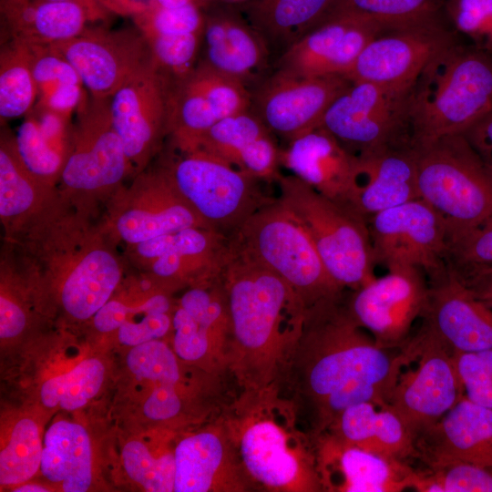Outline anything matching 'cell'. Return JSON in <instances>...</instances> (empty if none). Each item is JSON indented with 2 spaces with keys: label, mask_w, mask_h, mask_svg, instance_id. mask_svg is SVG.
<instances>
[{
  "label": "cell",
  "mask_w": 492,
  "mask_h": 492,
  "mask_svg": "<svg viewBox=\"0 0 492 492\" xmlns=\"http://www.w3.org/2000/svg\"><path fill=\"white\" fill-rule=\"evenodd\" d=\"M363 330L350 314L343 292L306 309L298 347L317 433L328 430L353 405H387L403 368L415 363L406 345L381 347Z\"/></svg>",
  "instance_id": "6da1fadb"
},
{
  "label": "cell",
  "mask_w": 492,
  "mask_h": 492,
  "mask_svg": "<svg viewBox=\"0 0 492 492\" xmlns=\"http://www.w3.org/2000/svg\"><path fill=\"white\" fill-rule=\"evenodd\" d=\"M222 283L231 317V343L251 367L267 369L278 348L299 343L307 307L285 281L231 251Z\"/></svg>",
  "instance_id": "7a4b0ae2"
},
{
  "label": "cell",
  "mask_w": 492,
  "mask_h": 492,
  "mask_svg": "<svg viewBox=\"0 0 492 492\" xmlns=\"http://www.w3.org/2000/svg\"><path fill=\"white\" fill-rule=\"evenodd\" d=\"M491 110L492 54L456 41L432 58L413 85V142L463 134Z\"/></svg>",
  "instance_id": "3957f363"
},
{
  "label": "cell",
  "mask_w": 492,
  "mask_h": 492,
  "mask_svg": "<svg viewBox=\"0 0 492 492\" xmlns=\"http://www.w3.org/2000/svg\"><path fill=\"white\" fill-rule=\"evenodd\" d=\"M414 145L420 199L444 218L448 243L492 215V169L464 134Z\"/></svg>",
  "instance_id": "277c9868"
},
{
  "label": "cell",
  "mask_w": 492,
  "mask_h": 492,
  "mask_svg": "<svg viewBox=\"0 0 492 492\" xmlns=\"http://www.w3.org/2000/svg\"><path fill=\"white\" fill-rule=\"evenodd\" d=\"M229 239L232 252L278 275L306 307L345 290L331 277L307 231L278 197Z\"/></svg>",
  "instance_id": "5b68a950"
},
{
  "label": "cell",
  "mask_w": 492,
  "mask_h": 492,
  "mask_svg": "<svg viewBox=\"0 0 492 492\" xmlns=\"http://www.w3.org/2000/svg\"><path fill=\"white\" fill-rule=\"evenodd\" d=\"M279 200L310 235L331 277L355 290L374 280V261L367 220L323 197L295 175L280 174Z\"/></svg>",
  "instance_id": "8992f818"
},
{
  "label": "cell",
  "mask_w": 492,
  "mask_h": 492,
  "mask_svg": "<svg viewBox=\"0 0 492 492\" xmlns=\"http://www.w3.org/2000/svg\"><path fill=\"white\" fill-rule=\"evenodd\" d=\"M161 170L204 224L230 238L252 214L276 198L261 183L200 149L179 151Z\"/></svg>",
  "instance_id": "52a82bcc"
},
{
  "label": "cell",
  "mask_w": 492,
  "mask_h": 492,
  "mask_svg": "<svg viewBox=\"0 0 492 492\" xmlns=\"http://www.w3.org/2000/svg\"><path fill=\"white\" fill-rule=\"evenodd\" d=\"M412 87L351 82L330 105L321 126L357 156L414 144Z\"/></svg>",
  "instance_id": "ba28073f"
},
{
  "label": "cell",
  "mask_w": 492,
  "mask_h": 492,
  "mask_svg": "<svg viewBox=\"0 0 492 492\" xmlns=\"http://www.w3.org/2000/svg\"><path fill=\"white\" fill-rule=\"evenodd\" d=\"M406 343L416 365L402 372L387 406L415 439L433 426L464 395L453 354L422 327Z\"/></svg>",
  "instance_id": "9c48e42d"
},
{
  "label": "cell",
  "mask_w": 492,
  "mask_h": 492,
  "mask_svg": "<svg viewBox=\"0 0 492 492\" xmlns=\"http://www.w3.org/2000/svg\"><path fill=\"white\" fill-rule=\"evenodd\" d=\"M367 225L376 264L387 269L417 267L427 280L447 269L446 223L424 200L380 211L368 219Z\"/></svg>",
  "instance_id": "30bf717a"
},
{
  "label": "cell",
  "mask_w": 492,
  "mask_h": 492,
  "mask_svg": "<svg viewBox=\"0 0 492 492\" xmlns=\"http://www.w3.org/2000/svg\"><path fill=\"white\" fill-rule=\"evenodd\" d=\"M77 113L60 175L64 188L88 194L116 187L133 168L112 124L110 98L89 94Z\"/></svg>",
  "instance_id": "8fae6325"
},
{
  "label": "cell",
  "mask_w": 492,
  "mask_h": 492,
  "mask_svg": "<svg viewBox=\"0 0 492 492\" xmlns=\"http://www.w3.org/2000/svg\"><path fill=\"white\" fill-rule=\"evenodd\" d=\"M428 291L423 270L398 266L353 290L345 302L354 321L378 345L400 349L409 339L414 322L425 311Z\"/></svg>",
  "instance_id": "7c38bea8"
},
{
  "label": "cell",
  "mask_w": 492,
  "mask_h": 492,
  "mask_svg": "<svg viewBox=\"0 0 492 492\" xmlns=\"http://www.w3.org/2000/svg\"><path fill=\"white\" fill-rule=\"evenodd\" d=\"M251 93L242 83L204 63L171 81L169 135L179 151H191L217 122L251 108Z\"/></svg>",
  "instance_id": "4fadbf2b"
},
{
  "label": "cell",
  "mask_w": 492,
  "mask_h": 492,
  "mask_svg": "<svg viewBox=\"0 0 492 492\" xmlns=\"http://www.w3.org/2000/svg\"><path fill=\"white\" fill-rule=\"evenodd\" d=\"M350 84L342 76L300 77L272 69L251 91V110L289 142L320 127L330 105Z\"/></svg>",
  "instance_id": "5bb4252c"
},
{
  "label": "cell",
  "mask_w": 492,
  "mask_h": 492,
  "mask_svg": "<svg viewBox=\"0 0 492 492\" xmlns=\"http://www.w3.org/2000/svg\"><path fill=\"white\" fill-rule=\"evenodd\" d=\"M171 80L150 62L110 97L113 127L133 168L141 169L169 135Z\"/></svg>",
  "instance_id": "9a60e30c"
},
{
  "label": "cell",
  "mask_w": 492,
  "mask_h": 492,
  "mask_svg": "<svg viewBox=\"0 0 492 492\" xmlns=\"http://www.w3.org/2000/svg\"><path fill=\"white\" fill-rule=\"evenodd\" d=\"M54 46L75 67L96 97L110 98L135 73L152 62L146 37L136 27H87L79 36Z\"/></svg>",
  "instance_id": "2e32d148"
},
{
  "label": "cell",
  "mask_w": 492,
  "mask_h": 492,
  "mask_svg": "<svg viewBox=\"0 0 492 492\" xmlns=\"http://www.w3.org/2000/svg\"><path fill=\"white\" fill-rule=\"evenodd\" d=\"M456 41L446 23L384 31L365 46L343 77L411 87L432 58Z\"/></svg>",
  "instance_id": "e0dca14e"
},
{
  "label": "cell",
  "mask_w": 492,
  "mask_h": 492,
  "mask_svg": "<svg viewBox=\"0 0 492 492\" xmlns=\"http://www.w3.org/2000/svg\"><path fill=\"white\" fill-rule=\"evenodd\" d=\"M428 284L421 327L452 354L492 349V308L448 265Z\"/></svg>",
  "instance_id": "ac0fdd59"
},
{
  "label": "cell",
  "mask_w": 492,
  "mask_h": 492,
  "mask_svg": "<svg viewBox=\"0 0 492 492\" xmlns=\"http://www.w3.org/2000/svg\"><path fill=\"white\" fill-rule=\"evenodd\" d=\"M204 12L200 62L251 91L272 71V53L234 2L212 0Z\"/></svg>",
  "instance_id": "d6986e66"
},
{
  "label": "cell",
  "mask_w": 492,
  "mask_h": 492,
  "mask_svg": "<svg viewBox=\"0 0 492 492\" xmlns=\"http://www.w3.org/2000/svg\"><path fill=\"white\" fill-rule=\"evenodd\" d=\"M281 166L323 197L361 216L356 196L363 175L362 159L323 127L289 141L281 149Z\"/></svg>",
  "instance_id": "ffe728a7"
},
{
  "label": "cell",
  "mask_w": 492,
  "mask_h": 492,
  "mask_svg": "<svg viewBox=\"0 0 492 492\" xmlns=\"http://www.w3.org/2000/svg\"><path fill=\"white\" fill-rule=\"evenodd\" d=\"M384 31L357 17H330L279 56L273 69L300 77H344L365 46Z\"/></svg>",
  "instance_id": "44dd1931"
},
{
  "label": "cell",
  "mask_w": 492,
  "mask_h": 492,
  "mask_svg": "<svg viewBox=\"0 0 492 492\" xmlns=\"http://www.w3.org/2000/svg\"><path fill=\"white\" fill-rule=\"evenodd\" d=\"M425 468L464 462L492 466V409L465 395L415 441Z\"/></svg>",
  "instance_id": "7402d4cb"
},
{
  "label": "cell",
  "mask_w": 492,
  "mask_h": 492,
  "mask_svg": "<svg viewBox=\"0 0 492 492\" xmlns=\"http://www.w3.org/2000/svg\"><path fill=\"white\" fill-rule=\"evenodd\" d=\"M274 136L250 108L217 122L203 135L196 149L212 154L261 180L272 182L281 174V149Z\"/></svg>",
  "instance_id": "603a6c76"
},
{
  "label": "cell",
  "mask_w": 492,
  "mask_h": 492,
  "mask_svg": "<svg viewBox=\"0 0 492 492\" xmlns=\"http://www.w3.org/2000/svg\"><path fill=\"white\" fill-rule=\"evenodd\" d=\"M0 9L9 36L41 45L70 40L108 12L100 5L50 0H1Z\"/></svg>",
  "instance_id": "cb8c5ba5"
},
{
  "label": "cell",
  "mask_w": 492,
  "mask_h": 492,
  "mask_svg": "<svg viewBox=\"0 0 492 492\" xmlns=\"http://www.w3.org/2000/svg\"><path fill=\"white\" fill-rule=\"evenodd\" d=\"M363 164L356 209L368 220L384 210L419 199L414 144L359 156Z\"/></svg>",
  "instance_id": "d4e9b609"
},
{
  "label": "cell",
  "mask_w": 492,
  "mask_h": 492,
  "mask_svg": "<svg viewBox=\"0 0 492 492\" xmlns=\"http://www.w3.org/2000/svg\"><path fill=\"white\" fill-rule=\"evenodd\" d=\"M145 180L149 191L147 203L143 208L127 210L116 220L117 232L124 241L137 245L190 227L208 228L161 169Z\"/></svg>",
  "instance_id": "484cf974"
},
{
  "label": "cell",
  "mask_w": 492,
  "mask_h": 492,
  "mask_svg": "<svg viewBox=\"0 0 492 492\" xmlns=\"http://www.w3.org/2000/svg\"><path fill=\"white\" fill-rule=\"evenodd\" d=\"M61 286V302L73 318L87 320L108 302L121 278V266L106 246L83 249L67 266Z\"/></svg>",
  "instance_id": "4316f807"
},
{
  "label": "cell",
  "mask_w": 492,
  "mask_h": 492,
  "mask_svg": "<svg viewBox=\"0 0 492 492\" xmlns=\"http://www.w3.org/2000/svg\"><path fill=\"white\" fill-rule=\"evenodd\" d=\"M333 1L241 0L234 3L262 36L272 56H279L323 21Z\"/></svg>",
  "instance_id": "83f0119b"
},
{
  "label": "cell",
  "mask_w": 492,
  "mask_h": 492,
  "mask_svg": "<svg viewBox=\"0 0 492 492\" xmlns=\"http://www.w3.org/2000/svg\"><path fill=\"white\" fill-rule=\"evenodd\" d=\"M327 456L335 459L346 492H400L411 488L415 473L408 462L389 458L345 444L333 436L327 441Z\"/></svg>",
  "instance_id": "f1b7e54d"
},
{
  "label": "cell",
  "mask_w": 492,
  "mask_h": 492,
  "mask_svg": "<svg viewBox=\"0 0 492 492\" xmlns=\"http://www.w3.org/2000/svg\"><path fill=\"white\" fill-rule=\"evenodd\" d=\"M40 469L65 492H85L92 480V448L87 430L65 420L54 423L45 435Z\"/></svg>",
  "instance_id": "f546056e"
},
{
  "label": "cell",
  "mask_w": 492,
  "mask_h": 492,
  "mask_svg": "<svg viewBox=\"0 0 492 492\" xmlns=\"http://www.w3.org/2000/svg\"><path fill=\"white\" fill-rule=\"evenodd\" d=\"M127 364L138 379L158 383L143 405L148 418L164 421L179 413L181 402L176 392L179 368L175 354L165 343L153 340L133 346L127 355Z\"/></svg>",
  "instance_id": "4dcf8cb0"
},
{
  "label": "cell",
  "mask_w": 492,
  "mask_h": 492,
  "mask_svg": "<svg viewBox=\"0 0 492 492\" xmlns=\"http://www.w3.org/2000/svg\"><path fill=\"white\" fill-rule=\"evenodd\" d=\"M241 455L251 476L272 487L289 485L300 471L285 436L270 421L256 422L247 428L241 439Z\"/></svg>",
  "instance_id": "1f68e13d"
},
{
  "label": "cell",
  "mask_w": 492,
  "mask_h": 492,
  "mask_svg": "<svg viewBox=\"0 0 492 492\" xmlns=\"http://www.w3.org/2000/svg\"><path fill=\"white\" fill-rule=\"evenodd\" d=\"M444 5L445 0H334L323 21L352 16L375 23L386 31L402 29L446 23Z\"/></svg>",
  "instance_id": "d6a6232c"
},
{
  "label": "cell",
  "mask_w": 492,
  "mask_h": 492,
  "mask_svg": "<svg viewBox=\"0 0 492 492\" xmlns=\"http://www.w3.org/2000/svg\"><path fill=\"white\" fill-rule=\"evenodd\" d=\"M226 446L213 432H201L182 439L175 448L176 492H206L226 466Z\"/></svg>",
  "instance_id": "836d02e7"
},
{
  "label": "cell",
  "mask_w": 492,
  "mask_h": 492,
  "mask_svg": "<svg viewBox=\"0 0 492 492\" xmlns=\"http://www.w3.org/2000/svg\"><path fill=\"white\" fill-rule=\"evenodd\" d=\"M37 94L26 44L9 36L0 52L1 121L29 113Z\"/></svg>",
  "instance_id": "e575fe53"
},
{
  "label": "cell",
  "mask_w": 492,
  "mask_h": 492,
  "mask_svg": "<svg viewBox=\"0 0 492 492\" xmlns=\"http://www.w3.org/2000/svg\"><path fill=\"white\" fill-rule=\"evenodd\" d=\"M36 179L21 161L15 137L1 135L0 146V216L3 222L18 221L29 215L36 203Z\"/></svg>",
  "instance_id": "d590c367"
},
{
  "label": "cell",
  "mask_w": 492,
  "mask_h": 492,
  "mask_svg": "<svg viewBox=\"0 0 492 492\" xmlns=\"http://www.w3.org/2000/svg\"><path fill=\"white\" fill-rule=\"evenodd\" d=\"M104 374L105 368L99 360L85 359L71 371L46 380L40 389L41 401L48 408L78 409L97 394Z\"/></svg>",
  "instance_id": "8d00e7d4"
},
{
  "label": "cell",
  "mask_w": 492,
  "mask_h": 492,
  "mask_svg": "<svg viewBox=\"0 0 492 492\" xmlns=\"http://www.w3.org/2000/svg\"><path fill=\"white\" fill-rule=\"evenodd\" d=\"M15 143L21 161L36 179L47 185L60 178L67 151L44 134L34 114L18 127Z\"/></svg>",
  "instance_id": "74e56055"
},
{
  "label": "cell",
  "mask_w": 492,
  "mask_h": 492,
  "mask_svg": "<svg viewBox=\"0 0 492 492\" xmlns=\"http://www.w3.org/2000/svg\"><path fill=\"white\" fill-rule=\"evenodd\" d=\"M42 449L36 424L28 418L19 420L0 453L1 485H16L30 479L40 466Z\"/></svg>",
  "instance_id": "f35d334b"
},
{
  "label": "cell",
  "mask_w": 492,
  "mask_h": 492,
  "mask_svg": "<svg viewBox=\"0 0 492 492\" xmlns=\"http://www.w3.org/2000/svg\"><path fill=\"white\" fill-rule=\"evenodd\" d=\"M411 488L419 492H492V466L456 462L415 469Z\"/></svg>",
  "instance_id": "ab89813d"
},
{
  "label": "cell",
  "mask_w": 492,
  "mask_h": 492,
  "mask_svg": "<svg viewBox=\"0 0 492 492\" xmlns=\"http://www.w3.org/2000/svg\"><path fill=\"white\" fill-rule=\"evenodd\" d=\"M444 15L456 36L492 54V0H445Z\"/></svg>",
  "instance_id": "60d3db41"
},
{
  "label": "cell",
  "mask_w": 492,
  "mask_h": 492,
  "mask_svg": "<svg viewBox=\"0 0 492 492\" xmlns=\"http://www.w3.org/2000/svg\"><path fill=\"white\" fill-rule=\"evenodd\" d=\"M123 465L129 477L147 491H174L175 457L168 453L152 456L144 444L130 441L122 450Z\"/></svg>",
  "instance_id": "b9f144b4"
},
{
  "label": "cell",
  "mask_w": 492,
  "mask_h": 492,
  "mask_svg": "<svg viewBox=\"0 0 492 492\" xmlns=\"http://www.w3.org/2000/svg\"><path fill=\"white\" fill-rule=\"evenodd\" d=\"M133 20L145 37L203 33L204 29V12L200 3L173 8L156 5L148 12L133 17Z\"/></svg>",
  "instance_id": "7bdbcfd3"
},
{
  "label": "cell",
  "mask_w": 492,
  "mask_h": 492,
  "mask_svg": "<svg viewBox=\"0 0 492 492\" xmlns=\"http://www.w3.org/2000/svg\"><path fill=\"white\" fill-rule=\"evenodd\" d=\"M26 44L31 69L37 86V97L61 85H83L75 67L54 46Z\"/></svg>",
  "instance_id": "ee69618b"
},
{
  "label": "cell",
  "mask_w": 492,
  "mask_h": 492,
  "mask_svg": "<svg viewBox=\"0 0 492 492\" xmlns=\"http://www.w3.org/2000/svg\"><path fill=\"white\" fill-rule=\"evenodd\" d=\"M453 356L465 396L492 409V349L456 353Z\"/></svg>",
  "instance_id": "f6af8a7d"
},
{
  "label": "cell",
  "mask_w": 492,
  "mask_h": 492,
  "mask_svg": "<svg viewBox=\"0 0 492 492\" xmlns=\"http://www.w3.org/2000/svg\"><path fill=\"white\" fill-rule=\"evenodd\" d=\"M173 347L182 360L196 361L205 356L211 341L225 343L231 336L214 331L195 320L179 306L172 317Z\"/></svg>",
  "instance_id": "bcb514c9"
},
{
  "label": "cell",
  "mask_w": 492,
  "mask_h": 492,
  "mask_svg": "<svg viewBox=\"0 0 492 492\" xmlns=\"http://www.w3.org/2000/svg\"><path fill=\"white\" fill-rule=\"evenodd\" d=\"M446 261L456 270L492 266V215L473 231L448 243Z\"/></svg>",
  "instance_id": "7dc6e473"
},
{
  "label": "cell",
  "mask_w": 492,
  "mask_h": 492,
  "mask_svg": "<svg viewBox=\"0 0 492 492\" xmlns=\"http://www.w3.org/2000/svg\"><path fill=\"white\" fill-rule=\"evenodd\" d=\"M172 325L168 313H148L144 311L138 321L126 320L118 329V341L128 346H136L143 343L163 337Z\"/></svg>",
  "instance_id": "c3c4849f"
},
{
  "label": "cell",
  "mask_w": 492,
  "mask_h": 492,
  "mask_svg": "<svg viewBox=\"0 0 492 492\" xmlns=\"http://www.w3.org/2000/svg\"><path fill=\"white\" fill-rule=\"evenodd\" d=\"M463 134L484 162L492 169V110Z\"/></svg>",
  "instance_id": "681fc988"
},
{
  "label": "cell",
  "mask_w": 492,
  "mask_h": 492,
  "mask_svg": "<svg viewBox=\"0 0 492 492\" xmlns=\"http://www.w3.org/2000/svg\"><path fill=\"white\" fill-rule=\"evenodd\" d=\"M451 269L479 299L492 308V266Z\"/></svg>",
  "instance_id": "f907efd6"
},
{
  "label": "cell",
  "mask_w": 492,
  "mask_h": 492,
  "mask_svg": "<svg viewBox=\"0 0 492 492\" xmlns=\"http://www.w3.org/2000/svg\"><path fill=\"white\" fill-rule=\"evenodd\" d=\"M26 319L22 309L3 294L0 297V336L13 338L22 333Z\"/></svg>",
  "instance_id": "816d5d0a"
},
{
  "label": "cell",
  "mask_w": 492,
  "mask_h": 492,
  "mask_svg": "<svg viewBox=\"0 0 492 492\" xmlns=\"http://www.w3.org/2000/svg\"><path fill=\"white\" fill-rule=\"evenodd\" d=\"M130 312L128 307L118 301H108L94 315V325L101 333L118 330L126 321Z\"/></svg>",
  "instance_id": "f5cc1de1"
},
{
  "label": "cell",
  "mask_w": 492,
  "mask_h": 492,
  "mask_svg": "<svg viewBox=\"0 0 492 492\" xmlns=\"http://www.w3.org/2000/svg\"><path fill=\"white\" fill-rule=\"evenodd\" d=\"M106 11L122 16L136 17L156 5V0H96Z\"/></svg>",
  "instance_id": "db71d44e"
},
{
  "label": "cell",
  "mask_w": 492,
  "mask_h": 492,
  "mask_svg": "<svg viewBox=\"0 0 492 492\" xmlns=\"http://www.w3.org/2000/svg\"><path fill=\"white\" fill-rule=\"evenodd\" d=\"M201 0H156L157 5L163 7H179L190 3H200Z\"/></svg>",
  "instance_id": "11a10c76"
},
{
  "label": "cell",
  "mask_w": 492,
  "mask_h": 492,
  "mask_svg": "<svg viewBox=\"0 0 492 492\" xmlns=\"http://www.w3.org/2000/svg\"><path fill=\"white\" fill-rule=\"evenodd\" d=\"M14 491L15 492H46V491H48V489L42 486L29 484V485H24V486L18 487L15 489H14Z\"/></svg>",
  "instance_id": "9f6ffc18"
},
{
  "label": "cell",
  "mask_w": 492,
  "mask_h": 492,
  "mask_svg": "<svg viewBox=\"0 0 492 492\" xmlns=\"http://www.w3.org/2000/svg\"><path fill=\"white\" fill-rule=\"evenodd\" d=\"M50 1H77L89 5H100L96 0H50ZM101 6V5H100Z\"/></svg>",
  "instance_id": "6f0895ef"
},
{
  "label": "cell",
  "mask_w": 492,
  "mask_h": 492,
  "mask_svg": "<svg viewBox=\"0 0 492 492\" xmlns=\"http://www.w3.org/2000/svg\"><path fill=\"white\" fill-rule=\"evenodd\" d=\"M227 1H231V2H240L241 0H227Z\"/></svg>",
  "instance_id": "680465c9"
}]
</instances>
